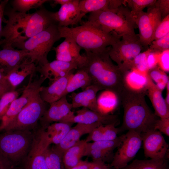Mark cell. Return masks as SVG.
<instances>
[{"mask_svg": "<svg viewBox=\"0 0 169 169\" xmlns=\"http://www.w3.org/2000/svg\"><path fill=\"white\" fill-rule=\"evenodd\" d=\"M61 38L72 39L85 52H96L106 49L120 39L121 37L109 33L95 23L87 21L74 27L58 26Z\"/></svg>", "mask_w": 169, "mask_h": 169, "instance_id": "obj_4", "label": "cell"}, {"mask_svg": "<svg viewBox=\"0 0 169 169\" xmlns=\"http://www.w3.org/2000/svg\"><path fill=\"white\" fill-rule=\"evenodd\" d=\"M100 90L98 87L91 84L82 91L71 93L70 97L73 108L82 107L98 112L97 95Z\"/></svg>", "mask_w": 169, "mask_h": 169, "instance_id": "obj_23", "label": "cell"}, {"mask_svg": "<svg viewBox=\"0 0 169 169\" xmlns=\"http://www.w3.org/2000/svg\"><path fill=\"white\" fill-rule=\"evenodd\" d=\"M156 0H125L129 6L131 8V13L134 18L139 13L143 11L146 7H149L153 6Z\"/></svg>", "mask_w": 169, "mask_h": 169, "instance_id": "obj_37", "label": "cell"}, {"mask_svg": "<svg viewBox=\"0 0 169 169\" xmlns=\"http://www.w3.org/2000/svg\"><path fill=\"white\" fill-rule=\"evenodd\" d=\"M101 125H103L99 123L90 125L77 123L71 127L63 140L53 147L62 158L64 152L79 141L81 136L89 134L94 128Z\"/></svg>", "mask_w": 169, "mask_h": 169, "instance_id": "obj_20", "label": "cell"}, {"mask_svg": "<svg viewBox=\"0 0 169 169\" xmlns=\"http://www.w3.org/2000/svg\"><path fill=\"white\" fill-rule=\"evenodd\" d=\"M142 143L141 133L129 131L118 146L110 165L114 169H123L135 156Z\"/></svg>", "mask_w": 169, "mask_h": 169, "instance_id": "obj_11", "label": "cell"}, {"mask_svg": "<svg viewBox=\"0 0 169 169\" xmlns=\"http://www.w3.org/2000/svg\"><path fill=\"white\" fill-rule=\"evenodd\" d=\"M149 78L147 73L135 69L129 70L124 74V86L133 92L146 93Z\"/></svg>", "mask_w": 169, "mask_h": 169, "instance_id": "obj_25", "label": "cell"}, {"mask_svg": "<svg viewBox=\"0 0 169 169\" xmlns=\"http://www.w3.org/2000/svg\"><path fill=\"white\" fill-rule=\"evenodd\" d=\"M73 71L51 82L48 86H41L39 93L42 100L50 104L64 96L68 83L73 74Z\"/></svg>", "mask_w": 169, "mask_h": 169, "instance_id": "obj_22", "label": "cell"}, {"mask_svg": "<svg viewBox=\"0 0 169 169\" xmlns=\"http://www.w3.org/2000/svg\"><path fill=\"white\" fill-rule=\"evenodd\" d=\"M11 164L0 153V169H10Z\"/></svg>", "mask_w": 169, "mask_h": 169, "instance_id": "obj_53", "label": "cell"}, {"mask_svg": "<svg viewBox=\"0 0 169 169\" xmlns=\"http://www.w3.org/2000/svg\"><path fill=\"white\" fill-rule=\"evenodd\" d=\"M143 49L138 36L123 37L110 47L109 54L124 74L130 70L133 59Z\"/></svg>", "mask_w": 169, "mask_h": 169, "instance_id": "obj_8", "label": "cell"}, {"mask_svg": "<svg viewBox=\"0 0 169 169\" xmlns=\"http://www.w3.org/2000/svg\"><path fill=\"white\" fill-rule=\"evenodd\" d=\"M6 75L0 71V81L4 79Z\"/></svg>", "mask_w": 169, "mask_h": 169, "instance_id": "obj_56", "label": "cell"}, {"mask_svg": "<svg viewBox=\"0 0 169 169\" xmlns=\"http://www.w3.org/2000/svg\"><path fill=\"white\" fill-rule=\"evenodd\" d=\"M62 157L54 150L49 146L45 152V160L48 169H61Z\"/></svg>", "mask_w": 169, "mask_h": 169, "instance_id": "obj_36", "label": "cell"}, {"mask_svg": "<svg viewBox=\"0 0 169 169\" xmlns=\"http://www.w3.org/2000/svg\"><path fill=\"white\" fill-rule=\"evenodd\" d=\"M51 144L44 130L42 129L34 134L31 147L25 158L26 169H48L45 152Z\"/></svg>", "mask_w": 169, "mask_h": 169, "instance_id": "obj_13", "label": "cell"}, {"mask_svg": "<svg viewBox=\"0 0 169 169\" xmlns=\"http://www.w3.org/2000/svg\"><path fill=\"white\" fill-rule=\"evenodd\" d=\"M161 53L151 50L146 59L148 70L157 65Z\"/></svg>", "mask_w": 169, "mask_h": 169, "instance_id": "obj_47", "label": "cell"}, {"mask_svg": "<svg viewBox=\"0 0 169 169\" xmlns=\"http://www.w3.org/2000/svg\"><path fill=\"white\" fill-rule=\"evenodd\" d=\"M64 38L62 42L52 49L55 52L56 60L76 63L79 69L85 62V56L80 54L82 49L72 39L69 37Z\"/></svg>", "mask_w": 169, "mask_h": 169, "instance_id": "obj_19", "label": "cell"}, {"mask_svg": "<svg viewBox=\"0 0 169 169\" xmlns=\"http://www.w3.org/2000/svg\"><path fill=\"white\" fill-rule=\"evenodd\" d=\"M76 113L75 115L72 111L62 122L88 125L99 123L105 125L116 123L118 120L115 115H103L85 108L77 110Z\"/></svg>", "mask_w": 169, "mask_h": 169, "instance_id": "obj_15", "label": "cell"}, {"mask_svg": "<svg viewBox=\"0 0 169 169\" xmlns=\"http://www.w3.org/2000/svg\"><path fill=\"white\" fill-rule=\"evenodd\" d=\"M116 123L103 125L102 128V140H112L116 139L119 130L115 126Z\"/></svg>", "mask_w": 169, "mask_h": 169, "instance_id": "obj_41", "label": "cell"}, {"mask_svg": "<svg viewBox=\"0 0 169 169\" xmlns=\"http://www.w3.org/2000/svg\"><path fill=\"white\" fill-rule=\"evenodd\" d=\"M79 0H71L61 5L56 12H52V17L59 27H68L81 22L85 14L80 11L79 7Z\"/></svg>", "mask_w": 169, "mask_h": 169, "instance_id": "obj_17", "label": "cell"}, {"mask_svg": "<svg viewBox=\"0 0 169 169\" xmlns=\"http://www.w3.org/2000/svg\"><path fill=\"white\" fill-rule=\"evenodd\" d=\"M125 136L123 134L117 136L112 140H101L96 141L87 142L86 145L84 156L89 151L94 149H99L113 152V150L117 148L121 143Z\"/></svg>", "mask_w": 169, "mask_h": 169, "instance_id": "obj_32", "label": "cell"}, {"mask_svg": "<svg viewBox=\"0 0 169 169\" xmlns=\"http://www.w3.org/2000/svg\"><path fill=\"white\" fill-rule=\"evenodd\" d=\"M151 50L148 49L143 53H141L133 59L131 64L130 70L135 69L140 71L147 73L148 70L146 59Z\"/></svg>", "mask_w": 169, "mask_h": 169, "instance_id": "obj_38", "label": "cell"}, {"mask_svg": "<svg viewBox=\"0 0 169 169\" xmlns=\"http://www.w3.org/2000/svg\"><path fill=\"white\" fill-rule=\"evenodd\" d=\"M147 73L150 79L156 83L163 82L167 84L169 81V77L166 72L161 70L157 65L149 69Z\"/></svg>", "mask_w": 169, "mask_h": 169, "instance_id": "obj_42", "label": "cell"}, {"mask_svg": "<svg viewBox=\"0 0 169 169\" xmlns=\"http://www.w3.org/2000/svg\"><path fill=\"white\" fill-rule=\"evenodd\" d=\"M146 95V93L133 92L124 87L119 94L124 110L121 129L140 133L155 129L158 118L147 105Z\"/></svg>", "mask_w": 169, "mask_h": 169, "instance_id": "obj_3", "label": "cell"}, {"mask_svg": "<svg viewBox=\"0 0 169 169\" xmlns=\"http://www.w3.org/2000/svg\"><path fill=\"white\" fill-rule=\"evenodd\" d=\"M73 124L66 122H56L51 124L45 130L51 143L59 144L64 138Z\"/></svg>", "mask_w": 169, "mask_h": 169, "instance_id": "obj_30", "label": "cell"}, {"mask_svg": "<svg viewBox=\"0 0 169 169\" xmlns=\"http://www.w3.org/2000/svg\"><path fill=\"white\" fill-rule=\"evenodd\" d=\"M169 49L161 52L157 66L165 72H169Z\"/></svg>", "mask_w": 169, "mask_h": 169, "instance_id": "obj_46", "label": "cell"}, {"mask_svg": "<svg viewBox=\"0 0 169 169\" xmlns=\"http://www.w3.org/2000/svg\"><path fill=\"white\" fill-rule=\"evenodd\" d=\"M4 14L8 19L3 28L2 37L4 39L0 40V46L23 42L51 24L56 23L52 12L43 5L32 13H20L11 8L5 9Z\"/></svg>", "mask_w": 169, "mask_h": 169, "instance_id": "obj_1", "label": "cell"}, {"mask_svg": "<svg viewBox=\"0 0 169 169\" xmlns=\"http://www.w3.org/2000/svg\"><path fill=\"white\" fill-rule=\"evenodd\" d=\"M71 0H54L52 1L53 3L51 4L52 6H55L58 4L61 6L70 2Z\"/></svg>", "mask_w": 169, "mask_h": 169, "instance_id": "obj_54", "label": "cell"}, {"mask_svg": "<svg viewBox=\"0 0 169 169\" xmlns=\"http://www.w3.org/2000/svg\"><path fill=\"white\" fill-rule=\"evenodd\" d=\"M78 67L76 63L56 59L42 66H37V71L52 82L74 69H78Z\"/></svg>", "mask_w": 169, "mask_h": 169, "instance_id": "obj_21", "label": "cell"}, {"mask_svg": "<svg viewBox=\"0 0 169 169\" xmlns=\"http://www.w3.org/2000/svg\"><path fill=\"white\" fill-rule=\"evenodd\" d=\"M119 101L117 93L112 90H104L97 97L98 112L103 115H110L118 107Z\"/></svg>", "mask_w": 169, "mask_h": 169, "instance_id": "obj_27", "label": "cell"}, {"mask_svg": "<svg viewBox=\"0 0 169 169\" xmlns=\"http://www.w3.org/2000/svg\"><path fill=\"white\" fill-rule=\"evenodd\" d=\"M166 98L164 100L167 106L169 107V81L166 84Z\"/></svg>", "mask_w": 169, "mask_h": 169, "instance_id": "obj_55", "label": "cell"}, {"mask_svg": "<svg viewBox=\"0 0 169 169\" xmlns=\"http://www.w3.org/2000/svg\"><path fill=\"white\" fill-rule=\"evenodd\" d=\"M34 134L31 131L20 130L0 133V153L11 164L25 158Z\"/></svg>", "mask_w": 169, "mask_h": 169, "instance_id": "obj_7", "label": "cell"}, {"mask_svg": "<svg viewBox=\"0 0 169 169\" xmlns=\"http://www.w3.org/2000/svg\"><path fill=\"white\" fill-rule=\"evenodd\" d=\"M139 30V39L143 46L150 45L153 41L155 31L162 20L158 9L154 5L147 12L139 13L134 19Z\"/></svg>", "mask_w": 169, "mask_h": 169, "instance_id": "obj_12", "label": "cell"}, {"mask_svg": "<svg viewBox=\"0 0 169 169\" xmlns=\"http://www.w3.org/2000/svg\"><path fill=\"white\" fill-rule=\"evenodd\" d=\"M48 103L41 98L39 93L23 109L3 131H31L35 127L48 108Z\"/></svg>", "mask_w": 169, "mask_h": 169, "instance_id": "obj_9", "label": "cell"}, {"mask_svg": "<svg viewBox=\"0 0 169 169\" xmlns=\"http://www.w3.org/2000/svg\"><path fill=\"white\" fill-rule=\"evenodd\" d=\"M150 45L149 49L161 53L169 49V33L161 38L153 41Z\"/></svg>", "mask_w": 169, "mask_h": 169, "instance_id": "obj_40", "label": "cell"}, {"mask_svg": "<svg viewBox=\"0 0 169 169\" xmlns=\"http://www.w3.org/2000/svg\"><path fill=\"white\" fill-rule=\"evenodd\" d=\"M154 129L169 136V118L158 119L154 126Z\"/></svg>", "mask_w": 169, "mask_h": 169, "instance_id": "obj_44", "label": "cell"}, {"mask_svg": "<svg viewBox=\"0 0 169 169\" xmlns=\"http://www.w3.org/2000/svg\"><path fill=\"white\" fill-rule=\"evenodd\" d=\"M112 152L97 149H91L87 152L85 155L91 157L93 161H100L104 162L108 161L109 160L112 161L113 156Z\"/></svg>", "mask_w": 169, "mask_h": 169, "instance_id": "obj_39", "label": "cell"}, {"mask_svg": "<svg viewBox=\"0 0 169 169\" xmlns=\"http://www.w3.org/2000/svg\"><path fill=\"white\" fill-rule=\"evenodd\" d=\"M25 86L17 90L8 92L0 99V120L8 110L13 101L18 98L23 91Z\"/></svg>", "mask_w": 169, "mask_h": 169, "instance_id": "obj_35", "label": "cell"}, {"mask_svg": "<svg viewBox=\"0 0 169 169\" xmlns=\"http://www.w3.org/2000/svg\"><path fill=\"white\" fill-rule=\"evenodd\" d=\"M109 0H79V7L81 12L85 15L89 13L108 9Z\"/></svg>", "mask_w": 169, "mask_h": 169, "instance_id": "obj_33", "label": "cell"}, {"mask_svg": "<svg viewBox=\"0 0 169 169\" xmlns=\"http://www.w3.org/2000/svg\"><path fill=\"white\" fill-rule=\"evenodd\" d=\"M89 169H112L110 165L106 164L104 162L100 161H93Z\"/></svg>", "mask_w": 169, "mask_h": 169, "instance_id": "obj_50", "label": "cell"}, {"mask_svg": "<svg viewBox=\"0 0 169 169\" xmlns=\"http://www.w3.org/2000/svg\"><path fill=\"white\" fill-rule=\"evenodd\" d=\"M141 135L146 157L156 159L166 158L169 145L161 132L154 129Z\"/></svg>", "mask_w": 169, "mask_h": 169, "instance_id": "obj_14", "label": "cell"}, {"mask_svg": "<svg viewBox=\"0 0 169 169\" xmlns=\"http://www.w3.org/2000/svg\"><path fill=\"white\" fill-rule=\"evenodd\" d=\"M110 47L101 51L85 52V61L78 69H83L87 73L92 84L101 90H112L118 95L124 88V74L110 58Z\"/></svg>", "mask_w": 169, "mask_h": 169, "instance_id": "obj_2", "label": "cell"}, {"mask_svg": "<svg viewBox=\"0 0 169 169\" xmlns=\"http://www.w3.org/2000/svg\"><path fill=\"white\" fill-rule=\"evenodd\" d=\"M146 95L151 103L155 115L160 118H169V107L162 96V91L157 88L149 77Z\"/></svg>", "mask_w": 169, "mask_h": 169, "instance_id": "obj_24", "label": "cell"}, {"mask_svg": "<svg viewBox=\"0 0 169 169\" xmlns=\"http://www.w3.org/2000/svg\"><path fill=\"white\" fill-rule=\"evenodd\" d=\"M154 6L159 10L162 20L169 14V0H156Z\"/></svg>", "mask_w": 169, "mask_h": 169, "instance_id": "obj_45", "label": "cell"}, {"mask_svg": "<svg viewBox=\"0 0 169 169\" xmlns=\"http://www.w3.org/2000/svg\"><path fill=\"white\" fill-rule=\"evenodd\" d=\"M88 21L95 23L104 30L121 37H137L134 30L135 23L130 11L121 6L113 10L91 13Z\"/></svg>", "mask_w": 169, "mask_h": 169, "instance_id": "obj_5", "label": "cell"}, {"mask_svg": "<svg viewBox=\"0 0 169 169\" xmlns=\"http://www.w3.org/2000/svg\"><path fill=\"white\" fill-rule=\"evenodd\" d=\"M92 162L81 160L76 166L71 169H89Z\"/></svg>", "mask_w": 169, "mask_h": 169, "instance_id": "obj_52", "label": "cell"}, {"mask_svg": "<svg viewBox=\"0 0 169 169\" xmlns=\"http://www.w3.org/2000/svg\"><path fill=\"white\" fill-rule=\"evenodd\" d=\"M125 2V0H109L108 9L113 10L116 9Z\"/></svg>", "mask_w": 169, "mask_h": 169, "instance_id": "obj_51", "label": "cell"}, {"mask_svg": "<svg viewBox=\"0 0 169 169\" xmlns=\"http://www.w3.org/2000/svg\"><path fill=\"white\" fill-rule=\"evenodd\" d=\"M87 142L80 140L64 153L62 160L66 169H71L77 164L84 156Z\"/></svg>", "mask_w": 169, "mask_h": 169, "instance_id": "obj_28", "label": "cell"}, {"mask_svg": "<svg viewBox=\"0 0 169 169\" xmlns=\"http://www.w3.org/2000/svg\"><path fill=\"white\" fill-rule=\"evenodd\" d=\"M34 75L30 76L27 85L22 92L21 95L11 103L8 110L2 118L0 124V131H3L14 117L27 106L39 93L42 84L46 79L41 75L33 80Z\"/></svg>", "mask_w": 169, "mask_h": 169, "instance_id": "obj_10", "label": "cell"}, {"mask_svg": "<svg viewBox=\"0 0 169 169\" xmlns=\"http://www.w3.org/2000/svg\"><path fill=\"white\" fill-rule=\"evenodd\" d=\"M37 66L27 58L14 71L6 75L14 90L28 76L34 75L37 72Z\"/></svg>", "mask_w": 169, "mask_h": 169, "instance_id": "obj_26", "label": "cell"}, {"mask_svg": "<svg viewBox=\"0 0 169 169\" xmlns=\"http://www.w3.org/2000/svg\"><path fill=\"white\" fill-rule=\"evenodd\" d=\"M14 90L6 76L0 81V99L6 93Z\"/></svg>", "mask_w": 169, "mask_h": 169, "instance_id": "obj_48", "label": "cell"}, {"mask_svg": "<svg viewBox=\"0 0 169 169\" xmlns=\"http://www.w3.org/2000/svg\"><path fill=\"white\" fill-rule=\"evenodd\" d=\"M8 0H4L0 1V40L2 37L3 30L2 22L3 19L4 13L6 5L8 2Z\"/></svg>", "mask_w": 169, "mask_h": 169, "instance_id": "obj_49", "label": "cell"}, {"mask_svg": "<svg viewBox=\"0 0 169 169\" xmlns=\"http://www.w3.org/2000/svg\"><path fill=\"white\" fill-rule=\"evenodd\" d=\"M91 84V79L87 73L83 69H79L70 77L64 96L74 92L79 88H81L83 90Z\"/></svg>", "mask_w": 169, "mask_h": 169, "instance_id": "obj_29", "label": "cell"}, {"mask_svg": "<svg viewBox=\"0 0 169 169\" xmlns=\"http://www.w3.org/2000/svg\"><path fill=\"white\" fill-rule=\"evenodd\" d=\"M47 0H13L11 1L12 8L20 13H26L31 9L39 8Z\"/></svg>", "mask_w": 169, "mask_h": 169, "instance_id": "obj_34", "label": "cell"}, {"mask_svg": "<svg viewBox=\"0 0 169 169\" xmlns=\"http://www.w3.org/2000/svg\"><path fill=\"white\" fill-rule=\"evenodd\" d=\"M169 33V14L163 19L156 28L153 40L161 38Z\"/></svg>", "mask_w": 169, "mask_h": 169, "instance_id": "obj_43", "label": "cell"}, {"mask_svg": "<svg viewBox=\"0 0 169 169\" xmlns=\"http://www.w3.org/2000/svg\"><path fill=\"white\" fill-rule=\"evenodd\" d=\"M123 169H169L166 158L159 159H136Z\"/></svg>", "mask_w": 169, "mask_h": 169, "instance_id": "obj_31", "label": "cell"}, {"mask_svg": "<svg viewBox=\"0 0 169 169\" xmlns=\"http://www.w3.org/2000/svg\"></svg>", "mask_w": 169, "mask_h": 169, "instance_id": "obj_57", "label": "cell"}, {"mask_svg": "<svg viewBox=\"0 0 169 169\" xmlns=\"http://www.w3.org/2000/svg\"><path fill=\"white\" fill-rule=\"evenodd\" d=\"M49 105V107L39 120L42 129L44 130L52 123L62 122L72 112V105L68 101L66 96Z\"/></svg>", "mask_w": 169, "mask_h": 169, "instance_id": "obj_16", "label": "cell"}, {"mask_svg": "<svg viewBox=\"0 0 169 169\" xmlns=\"http://www.w3.org/2000/svg\"><path fill=\"white\" fill-rule=\"evenodd\" d=\"M0 50V71L6 75L14 71L27 58L25 51L15 49L12 45H1Z\"/></svg>", "mask_w": 169, "mask_h": 169, "instance_id": "obj_18", "label": "cell"}, {"mask_svg": "<svg viewBox=\"0 0 169 169\" xmlns=\"http://www.w3.org/2000/svg\"><path fill=\"white\" fill-rule=\"evenodd\" d=\"M61 38L58 25L54 23L24 42L12 46L26 51L31 62L42 66L49 62L48 53L54 43Z\"/></svg>", "mask_w": 169, "mask_h": 169, "instance_id": "obj_6", "label": "cell"}]
</instances>
